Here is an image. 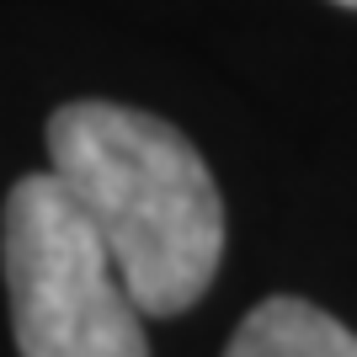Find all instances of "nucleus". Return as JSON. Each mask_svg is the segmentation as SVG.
Returning a JSON list of instances; mask_svg holds the SVG:
<instances>
[{"label":"nucleus","mask_w":357,"mask_h":357,"mask_svg":"<svg viewBox=\"0 0 357 357\" xmlns=\"http://www.w3.org/2000/svg\"><path fill=\"white\" fill-rule=\"evenodd\" d=\"M48 176L86 213L139 314L171 320L208 294L224 203L181 128L118 102H64L48 118Z\"/></svg>","instance_id":"obj_1"},{"label":"nucleus","mask_w":357,"mask_h":357,"mask_svg":"<svg viewBox=\"0 0 357 357\" xmlns=\"http://www.w3.org/2000/svg\"><path fill=\"white\" fill-rule=\"evenodd\" d=\"M0 261L22 357H149L144 314L59 181L22 176L0 213Z\"/></svg>","instance_id":"obj_2"},{"label":"nucleus","mask_w":357,"mask_h":357,"mask_svg":"<svg viewBox=\"0 0 357 357\" xmlns=\"http://www.w3.org/2000/svg\"><path fill=\"white\" fill-rule=\"evenodd\" d=\"M224 357H357V336L310 298L272 294L240 320Z\"/></svg>","instance_id":"obj_3"},{"label":"nucleus","mask_w":357,"mask_h":357,"mask_svg":"<svg viewBox=\"0 0 357 357\" xmlns=\"http://www.w3.org/2000/svg\"><path fill=\"white\" fill-rule=\"evenodd\" d=\"M336 6H347V11H357V0H336Z\"/></svg>","instance_id":"obj_4"}]
</instances>
